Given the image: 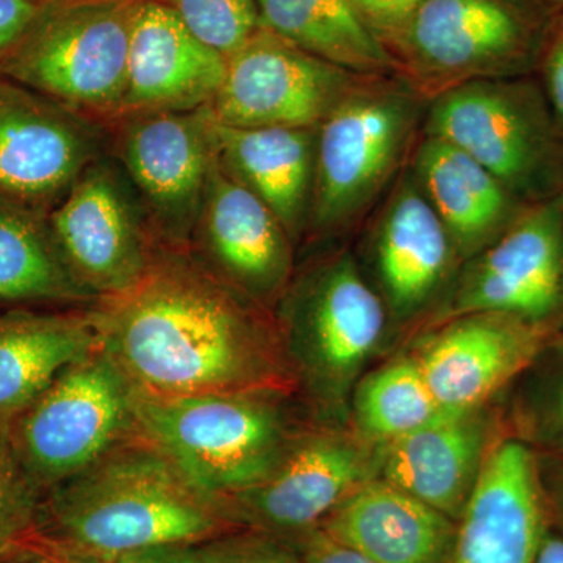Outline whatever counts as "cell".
I'll return each mask as SVG.
<instances>
[{
  "label": "cell",
  "mask_w": 563,
  "mask_h": 563,
  "mask_svg": "<svg viewBox=\"0 0 563 563\" xmlns=\"http://www.w3.org/2000/svg\"><path fill=\"white\" fill-rule=\"evenodd\" d=\"M46 0H0V60L29 31Z\"/></svg>",
  "instance_id": "cell-36"
},
{
  "label": "cell",
  "mask_w": 563,
  "mask_h": 563,
  "mask_svg": "<svg viewBox=\"0 0 563 563\" xmlns=\"http://www.w3.org/2000/svg\"><path fill=\"white\" fill-rule=\"evenodd\" d=\"M135 3L46 0L0 76L109 125L121 114Z\"/></svg>",
  "instance_id": "cell-8"
},
{
  "label": "cell",
  "mask_w": 563,
  "mask_h": 563,
  "mask_svg": "<svg viewBox=\"0 0 563 563\" xmlns=\"http://www.w3.org/2000/svg\"><path fill=\"white\" fill-rule=\"evenodd\" d=\"M426 99L401 77L366 76L318 125L312 209L306 239L350 232L404 172Z\"/></svg>",
  "instance_id": "cell-5"
},
{
  "label": "cell",
  "mask_w": 563,
  "mask_h": 563,
  "mask_svg": "<svg viewBox=\"0 0 563 563\" xmlns=\"http://www.w3.org/2000/svg\"><path fill=\"white\" fill-rule=\"evenodd\" d=\"M96 302L63 257L49 213L0 196V307L80 309Z\"/></svg>",
  "instance_id": "cell-26"
},
{
  "label": "cell",
  "mask_w": 563,
  "mask_h": 563,
  "mask_svg": "<svg viewBox=\"0 0 563 563\" xmlns=\"http://www.w3.org/2000/svg\"><path fill=\"white\" fill-rule=\"evenodd\" d=\"M43 495L14 451L9 429L0 426V562L31 540Z\"/></svg>",
  "instance_id": "cell-30"
},
{
  "label": "cell",
  "mask_w": 563,
  "mask_h": 563,
  "mask_svg": "<svg viewBox=\"0 0 563 563\" xmlns=\"http://www.w3.org/2000/svg\"><path fill=\"white\" fill-rule=\"evenodd\" d=\"M220 163L276 214L295 246L306 240L312 209L318 128H225Z\"/></svg>",
  "instance_id": "cell-25"
},
{
  "label": "cell",
  "mask_w": 563,
  "mask_h": 563,
  "mask_svg": "<svg viewBox=\"0 0 563 563\" xmlns=\"http://www.w3.org/2000/svg\"><path fill=\"white\" fill-rule=\"evenodd\" d=\"M263 27L296 47L363 76H379L373 66L299 0H255Z\"/></svg>",
  "instance_id": "cell-28"
},
{
  "label": "cell",
  "mask_w": 563,
  "mask_h": 563,
  "mask_svg": "<svg viewBox=\"0 0 563 563\" xmlns=\"http://www.w3.org/2000/svg\"><path fill=\"white\" fill-rule=\"evenodd\" d=\"M498 440L490 407L448 413L380 446L377 477L459 523Z\"/></svg>",
  "instance_id": "cell-21"
},
{
  "label": "cell",
  "mask_w": 563,
  "mask_h": 563,
  "mask_svg": "<svg viewBox=\"0 0 563 563\" xmlns=\"http://www.w3.org/2000/svg\"><path fill=\"white\" fill-rule=\"evenodd\" d=\"M9 432L25 473L44 496L139 432L136 391L99 346L63 368Z\"/></svg>",
  "instance_id": "cell-9"
},
{
  "label": "cell",
  "mask_w": 563,
  "mask_h": 563,
  "mask_svg": "<svg viewBox=\"0 0 563 563\" xmlns=\"http://www.w3.org/2000/svg\"><path fill=\"white\" fill-rule=\"evenodd\" d=\"M420 136L410 155V172L450 232L462 263L470 261L512 228L529 207L450 141Z\"/></svg>",
  "instance_id": "cell-23"
},
{
  "label": "cell",
  "mask_w": 563,
  "mask_h": 563,
  "mask_svg": "<svg viewBox=\"0 0 563 563\" xmlns=\"http://www.w3.org/2000/svg\"><path fill=\"white\" fill-rule=\"evenodd\" d=\"M110 151L109 129L0 76V196L49 213Z\"/></svg>",
  "instance_id": "cell-14"
},
{
  "label": "cell",
  "mask_w": 563,
  "mask_h": 563,
  "mask_svg": "<svg viewBox=\"0 0 563 563\" xmlns=\"http://www.w3.org/2000/svg\"><path fill=\"white\" fill-rule=\"evenodd\" d=\"M198 548L203 563H302L295 544L255 529H232Z\"/></svg>",
  "instance_id": "cell-32"
},
{
  "label": "cell",
  "mask_w": 563,
  "mask_h": 563,
  "mask_svg": "<svg viewBox=\"0 0 563 563\" xmlns=\"http://www.w3.org/2000/svg\"><path fill=\"white\" fill-rule=\"evenodd\" d=\"M431 324L466 313H501L547 329L563 320V195L537 203L463 262Z\"/></svg>",
  "instance_id": "cell-13"
},
{
  "label": "cell",
  "mask_w": 563,
  "mask_h": 563,
  "mask_svg": "<svg viewBox=\"0 0 563 563\" xmlns=\"http://www.w3.org/2000/svg\"><path fill=\"white\" fill-rule=\"evenodd\" d=\"M380 446L351 424L314 418L268 477L220 498L235 528L255 529L295 543L362 485L377 477Z\"/></svg>",
  "instance_id": "cell-11"
},
{
  "label": "cell",
  "mask_w": 563,
  "mask_h": 563,
  "mask_svg": "<svg viewBox=\"0 0 563 563\" xmlns=\"http://www.w3.org/2000/svg\"><path fill=\"white\" fill-rule=\"evenodd\" d=\"M232 529L220 499L139 431L43 496L31 540L114 559Z\"/></svg>",
  "instance_id": "cell-2"
},
{
  "label": "cell",
  "mask_w": 563,
  "mask_h": 563,
  "mask_svg": "<svg viewBox=\"0 0 563 563\" xmlns=\"http://www.w3.org/2000/svg\"><path fill=\"white\" fill-rule=\"evenodd\" d=\"M292 544L301 555L302 563H377L357 551L335 542L320 528L307 532Z\"/></svg>",
  "instance_id": "cell-37"
},
{
  "label": "cell",
  "mask_w": 563,
  "mask_h": 563,
  "mask_svg": "<svg viewBox=\"0 0 563 563\" xmlns=\"http://www.w3.org/2000/svg\"><path fill=\"white\" fill-rule=\"evenodd\" d=\"M312 420L296 393L136 395L139 431L218 499L268 477Z\"/></svg>",
  "instance_id": "cell-4"
},
{
  "label": "cell",
  "mask_w": 563,
  "mask_h": 563,
  "mask_svg": "<svg viewBox=\"0 0 563 563\" xmlns=\"http://www.w3.org/2000/svg\"><path fill=\"white\" fill-rule=\"evenodd\" d=\"M188 250L217 279L273 312L296 274L290 235L262 199L222 168L220 157Z\"/></svg>",
  "instance_id": "cell-16"
},
{
  "label": "cell",
  "mask_w": 563,
  "mask_h": 563,
  "mask_svg": "<svg viewBox=\"0 0 563 563\" xmlns=\"http://www.w3.org/2000/svg\"><path fill=\"white\" fill-rule=\"evenodd\" d=\"M0 563H54V561L43 548L29 540L27 543L21 544L16 550L11 551Z\"/></svg>",
  "instance_id": "cell-42"
},
{
  "label": "cell",
  "mask_w": 563,
  "mask_h": 563,
  "mask_svg": "<svg viewBox=\"0 0 563 563\" xmlns=\"http://www.w3.org/2000/svg\"><path fill=\"white\" fill-rule=\"evenodd\" d=\"M168 7L181 24L225 58L242 49L263 22L255 0H155Z\"/></svg>",
  "instance_id": "cell-29"
},
{
  "label": "cell",
  "mask_w": 563,
  "mask_h": 563,
  "mask_svg": "<svg viewBox=\"0 0 563 563\" xmlns=\"http://www.w3.org/2000/svg\"><path fill=\"white\" fill-rule=\"evenodd\" d=\"M555 13L539 0H422L384 47L429 102L472 81L533 76Z\"/></svg>",
  "instance_id": "cell-6"
},
{
  "label": "cell",
  "mask_w": 563,
  "mask_h": 563,
  "mask_svg": "<svg viewBox=\"0 0 563 563\" xmlns=\"http://www.w3.org/2000/svg\"><path fill=\"white\" fill-rule=\"evenodd\" d=\"M363 24L383 44L406 24L422 0H350Z\"/></svg>",
  "instance_id": "cell-35"
},
{
  "label": "cell",
  "mask_w": 563,
  "mask_h": 563,
  "mask_svg": "<svg viewBox=\"0 0 563 563\" xmlns=\"http://www.w3.org/2000/svg\"><path fill=\"white\" fill-rule=\"evenodd\" d=\"M299 2L318 14L322 21L328 22L333 31L346 40L379 76L396 74L395 62L391 60L379 40L363 24L350 0H299Z\"/></svg>",
  "instance_id": "cell-33"
},
{
  "label": "cell",
  "mask_w": 563,
  "mask_h": 563,
  "mask_svg": "<svg viewBox=\"0 0 563 563\" xmlns=\"http://www.w3.org/2000/svg\"><path fill=\"white\" fill-rule=\"evenodd\" d=\"M92 313L101 346L136 395H298L276 313L217 279L190 250L161 246L135 287Z\"/></svg>",
  "instance_id": "cell-1"
},
{
  "label": "cell",
  "mask_w": 563,
  "mask_h": 563,
  "mask_svg": "<svg viewBox=\"0 0 563 563\" xmlns=\"http://www.w3.org/2000/svg\"><path fill=\"white\" fill-rule=\"evenodd\" d=\"M548 528L532 448L514 437L499 439L459 520L451 563H533Z\"/></svg>",
  "instance_id": "cell-19"
},
{
  "label": "cell",
  "mask_w": 563,
  "mask_h": 563,
  "mask_svg": "<svg viewBox=\"0 0 563 563\" xmlns=\"http://www.w3.org/2000/svg\"><path fill=\"white\" fill-rule=\"evenodd\" d=\"M209 107L143 111L107 125L110 154L128 174L163 246L188 250L218 157Z\"/></svg>",
  "instance_id": "cell-10"
},
{
  "label": "cell",
  "mask_w": 563,
  "mask_h": 563,
  "mask_svg": "<svg viewBox=\"0 0 563 563\" xmlns=\"http://www.w3.org/2000/svg\"><path fill=\"white\" fill-rule=\"evenodd\" d=\"M531 376L515 402V421L523 435L518 440L563 453V358Z\"/></svg>",
  "instance_id": "cell-31"
},
{
  "label": "cell",
  "mask_w": 563,
  "mask_h": 563,
  "mask_svg": "<svg viewBox=\"0 0 563 563\" xmlns=\"http://www.w3.org/2000/svg\"><path fill=\"white\" fill-rule=\"evenodd\" d=\"M365 77L262 27L228 58L209 109L225 128H318Z\"/></svg>",
  "instance_id": "cell-15"
},
{
  "label": "cell",
  "mask_w": 563,
  "mask_h": 563,
  "mask_svg": "<svg viewBox=\"0 0 563 563\" xmlns=\"http://www.w3.org/2000/svg\"><path fill=\"white\" fill-rule=\"evenodd\" d=\"M274 313L301 401L317 420L350 424L352 391L393 325L372 279L335 252L295 274Z\"/></svg>",
  "instance_id": "cell-3"
},
{
  "label": "cell",
  "mask_w": 563,
  "mask_h": 563,
  "mask_svg": "<svg viewBox=\"0 0 563 563\" xmlns=\"http://www.w3.org/2000/svg\"><path fill=\"white\" fill-rule=\"evenodd\" d=\"M542 484L551 528L563 536V465L554 479H542Z\"/></svg>",
  "instance_id": "cell-39"
},
{
  "label": "cell",
  "mask_w": 563,
  "mask_h": 563,
  "mask_svg": "<svg viewBox=\"0 0 563 563\" xmlns=\"http://www.w3.org/2000/svg\"><path fill=\"white\" fill-rule=\"evenodd\" d=\"M31 542L43 548L54 563H118L114 559L103 558V555L79 553V551L63 550V548L49 547L31 540Z\"/></svg>",
  "instance_id": "cell-40"
},
{
  "label": "cell",
  "mask_w": 563,
  "mask_h": 563,
  "mask_svg": "<svg viewBox=\"0 0 563 563\" xmlns=\"http://www.w3.org/2000/svg\"><path fill=\"white\" fill-rule=\"evenodd\" d=\"M118 563H203L198 544H161L114 558Z\"/></svg>",
  "instance_id": "cell-38"
},
{
  "label": "cell",
  "mask_w": 563,
  "mask_h": 563,
  "mask_svg": "<svg viewBox=\"0 0 563 563\" xmlns=\"http://www.w3.org/2000/svg\"><path fill=\"white\" fill-rule=\"evenodd\" d=\"M410 352L398 354L361 377L351 396L350 424L358 435L384 446L443 418Z\"/></svg>",
  "instance_id": "cell-27"
},
{
  "label": "cell",
  "mask_w": 563,
  "mask_h": 563,
  "mask_svg": "<svg viewBox=\"0 0 563 563\" xmlns=\"http://www.w3.org/2000/svg\"><path fill=\"white\" fill-rule=\"evenodd\" d=\"M391 187L373 229L369 261L393 322H402L444 298L462 261L410 168Z\"/></svg>",
  "instance_id": "cell-18"
},
{
  "label": "cell",
  "mask_w": 563,
  "mask_h": 563,
  "mask_svg": "<svg viewBox=\"0 0 563 563\" xmlns=\"http://www.w3.org/2000/svg\"><path fill=\"white\" fill-rule=\"evenodd\" d=\"M225 69L228 58L196 38L168 7L136 0L120 117L206 109L217 98Z\"/></svg>",
  "instance_id": "cell-20"
},
{
  "label": "cell",
  "mask_w": 563,
  "mask_h": 563,
  "mask_svg": "<svg viewBox=\"0 0 563 563\" xmlns=\"http://www.w3.org/2000/svg\"><path fill=\"white\" fill-rule=\"evenodd\" d=\"M335 542L377 563H451L457 521L374 477L320 525Z\"/></svg>",
  "instance_id": "cell-22"
},
{
  "label": "cell",
  "mask_w": 563,
  "mask_h": 563,
  "mask_svg": "<svg viewBox=\"0 0 563 563\" xmlns=\"http://www.w3.org/2000/svg\"><path fill=\"white\" fill-rule=\"evenodd\" d=\"M550 331L501 313L437 322L410 355L444 412L488 406L547 347Z\"/></svg>",
  "instance_id": "cell-17"
},
{
  "label": "cell",
  "mask_w": 563,
  "mask_h": 563,
  "mask_svg": "<svg viewBox=\"0 0 563 563\" xmlns=\"http://www.w3.org/2000/svg\"><path fill=\"white\" fill-rule=\"evenodd\" d=\"M536 77L563 129V10L558 11L551 22Z\"/></svg>",
  "instance_id": "cell-34"
},
{
  "label": "cell",
  "mask_w": 563,
  "mask_h": 563,
  "mask_svg": "<svg viewBox=\"0 0 563 563\" xmlns=\"http://www.w3.org/2000/svg\"><path fill=\"white\" fill-rule=\"evenodd\" d=\"M99 346L92 307L0 312V426L9 429L63 368Z\"/></svg>",
  "instance_id": "cell-24"
},
{
  "label": "cell",
  "mask_w": 563,
  "mask_h": 563,
  "mask_svg": "<svg viewBox=\"0 0 563 563\" xmlns=\"http://www.w3.org/2000/svg\"><path fill=\"white\" fill-rule=\"evenodd\" d=\"M539 2L554 11L563 10V0H539Z\"/></svg>",
  "instance_id": "cell-43"
},
{
  "label": "cell",
  "mask_w": 563,
  "mask_h": 563,
  "mask_svg": "<svg viewBox=\"0 0 563 563\" xmlns=\"http://www.w3.org/2000/svg\"><path fill=\"white\" fill-rule=\"evenodd\" d=\"M49 222L70 272L98 302L135 287L163 246L110 151L74 181Z\"/></svg>",
  "instance_id": "cell-12"
},
{
  "label": "cell",
  "mask_w": 563,
  "mask_h": 563,
  "mask_svg": "<svg viewBox=\"0 0 563 563\" xmlns=\"http://www.w3.org/2000/svg\"><path fill=\"white\" fill-rule=\"evenodd\" d=\"M533 563H563V536L555 529L548 528L544 532L539 553Z\"/></svg>",
  "instance_id": "cell-41"
},
{
  "label": "cell",
  "mask_w": 563,
  "mask_h": 563,
  "mask_svg": "<svg viewBox=\"0 0 563 563\" xmlns=\"http://www.w3.org/2000/svg\"><path fill=\"white\" fill-rule=\"evenodd\" d=\"M421 133L466 152L526 207L563 195V129L536 74L442 92Z\"/></svg>",
  "instance_id": "cell-7"
}]
</instances>
